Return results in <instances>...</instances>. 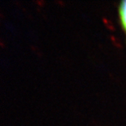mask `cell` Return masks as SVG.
<instances>
[{
    "instance_id": "6da1fadb",
    "label": "cell",
    "mask_w": 126,
    "mask_h": 126,
    "mask_svg": "<svg viewBox=\"0 0 126 126\" xmlns=\"http://www.w3.org/2000/svg\"><path fill=\"white\" fill-rule=\"evenodd\" d=\"M119 14L122 28L126 33V0L120 2L119 6Z\"/></svg>"
}]
</instances>
